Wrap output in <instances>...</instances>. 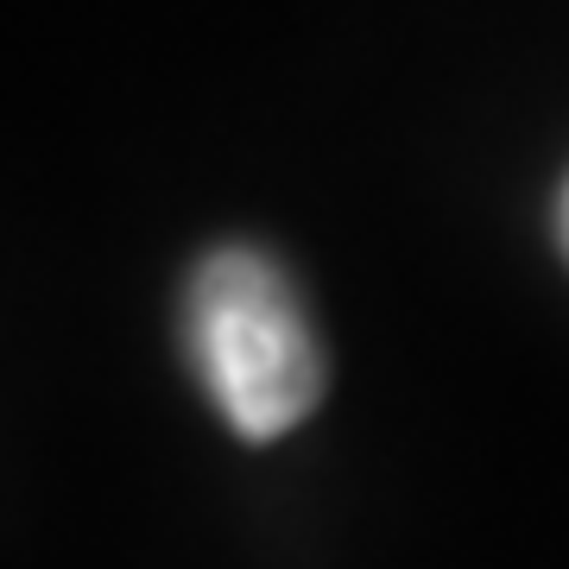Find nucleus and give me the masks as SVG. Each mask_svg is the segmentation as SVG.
<instances>
[{"instance_id": "1", "label": "nucleus", "mask_w": 569, "mask_h": 569, "mask_svg": "<svg viewBox=\"0 0 569 569\" xmlns=\"http://www.w3.org/2000/svg\"><path fill=\"white\" fill-rule=\"evenodd\" d=\"M183 348L209 406L241 443L298 430L323 399V342L284 266L260 247H216L183 291Z\"/></svg>"}, {"instance_id": "2", "label": "nucleus", "mask_w": 569, "mask_h": 569, "mask_svg": "<svg viewBox=\"0 0 569 569\" xmlns=\"http://www.w3.org/2000/svg\"><path fill=\"white\" fill-rule=\"evenodd\" d=\"M557 228H563V253H569V183H563V203H557Z\"/></svg>"}]
</instances>
